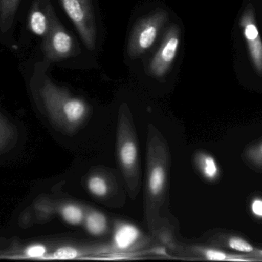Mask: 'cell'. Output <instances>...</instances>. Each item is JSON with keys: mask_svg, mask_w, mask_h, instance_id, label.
I'll list each match as a JSON object with an SVG mask.
<instances>
[{"mask_svg": "<svg viewBox=\"0 0 262 262\" xmlns=\"http://www.w3.org/2000/svg\"><path fill=\"white\" fill-rule=\"evenodd\" d=\"M87 49L96 46L97 26L91 0H60Z\"/></svg>", "mask_w": 262, "mask_h": 262, "instance_id": "3", "label": "cell"}, {"mask_svg": "<svg viewBox=\"0 0 262 262\" xmlns=\"http://www.w3.org/2000/svg\"><path fill=\"white\" fill-rule=\"evenodd\" d=\"M42 51L45 56L51 61L64 59L75 54L73 38L55 16L52 19L49 33L43 40Z\"/></svg>", "mask_w": 262, "mask_h": 262, "instance_id": "5", "label": "cell"}, {"mask_svg": "<svg viewBox=\"0 0 262 262\" xmlns=\"http://www.w3.org/2000/svg\"><path fill=\"white\" fill-rule=\"evenodd\" d=\"M195 163L201 175L209 182H215L220 177V170L215 158L205 152H200L195 157Z\"/></svg>", "mask_w": 262, "mask_h": 262, "instance_id": "13", "label": "cell"}, {"mask_svg": "<svg viewBox=\"0 0 262 262\" xmlns=\"http://www.w3.org/2000/svg\"><path fill=\"white\" fill-rule=\"evenodd\" d=\"M251 211L256 218H262V199L255 198L251 203Z\"/></svg>", "mask_w": 262, "mask_h": 262, "instance_id": "21", "label": "cell"}, {"mask_svg": "<svg viewBox=\"0 0 262 262\" xmlns=\"http://www.w3.org/2000/svg\"><path fill=\"white\" fill-rule=\"evenodd\" d=\"M166 171L161 163H154L149 169L147 187L151 196L156 198L163 193L166 185Z\"/></svg>", "mask_w": 262, "mask_h": 262, "instance_id": "10", "label": "cell"}, {"mask_svg": "<svg viewBox=\"0 0 262 262\" xmlns=\"http://www.w3.org/2000/svg\"><path fill=\"white\" fill-rule=\"evenodd\" d=\"M21 0H0V30L6 32L12 27Z\"/></svg>", "mask_w": 262, "mask_h": 262, "instance_id": "14", "label": "cell"}, {"mask_svg": "<svg viewBox=\"0 0 262 262\" xmlns=\"http://www.w3.org/2000/svg\"><path fill=\"white\" fill-rule=\"evenodd\" d=\"M84 221L85 229L91 235L99 236L107 230V218L101 212H90L84 217Z\"/></svg>", "mask_w": 262, "mask_h": 262, "instance_id": "15", "label": "cell"}, {"mask_svg": "<svg viewBox=\"0 0 262 262\" xmlns=\"http://www.w3.org/2000/svg\"><path fill=\"white\" fill-rule=\"evenodd\" d=\"M79 252L75 248L64 246L55 251L52 258L58 260H70L78 258Z\"/></svg>", "mask_w": 262, "mask_h": 262, "instance_id": "19", "label": "cell"}, {"mask_svg": "<svg viewBox=\"0 0 262 262\" xmlns=\"http://www.w3.org/2000/svg\"><path fill=\"white\" fill-rule=\"evenodd\" d=\"M118 158L123 170L130 175L136 172L138 160V149L132 137H123L118 143Z\"/></svg>", "mask_w": 262, "mask_h": 262, "instance_id": "8", "label": "cell"}, {"mask_svg": "<svg viewBox=\"0 0 262 262\" xmlns=\"http://www.w3.org/2000/svg\"><path fill=\"white\" fill-rule=\"evenodd\" d=\"M88 188L92 195L99 198L105 196L108 192L107 182L102 177L98 176V175H95L89 178L88 181Z\"/></svg>", "mask_w": 262, "mask_h": 262, "instance_id": "17", "label": "cell"}, {"mask_svg": "<svg viewBox=\"0 0 262 262\" xmlns=\"http://www.w3.org/2000/svg\"><path fill=\"white\" fill-rule=\"evenodd\" d=\"M167 19V12L160 9L137 22L129 40L128 54L131 58H139L152 47Z\"/></svg>", "mask_w": 262, "mask_h": 262, "instance_id": "2", "label": "cell"}, {"mask_svg": "<svg viewBox=\"0 0 262 262\" xmlns=\"http://www.w3.org/2000/svg\"><path fill=\"white\" fill-rule=\"evenodd\" d=\"M180 35V27L177 25H172L167 29L158 51L152 57L148 67L150 75L155 78H162L169 72L178 52Z\"/></svg>", "mask_w": 262, "mask_h": 262, "instance_id": "4", "label": "cell"}, {"mask_svg": "<svg viewBox=\"0 0 262 262\" xmlns=\"http://www.w3.org/2000/svg\"><path fill=\"white\" fill-rule=\"evenodd\" d=\"M61 215L66 223L73 226H78L84 220V212L76 205L68 204L63 206Z\"/></svg>", "mask_w": 262, "mask_h": 262, "instance_id": "16", "label": "cell"}, {"mask_svg": "<svg viewBox=\"0 0 262 262\" xmlns=\"http://www.w3.org/2000/svg\"><path fill=\"white\" fill-rule=\"evenodd\" d=\"M247 42L249 55L258 75L262 76V41L255 23L252 5L249 4L243 12L240 22Z\"/></svg>", "mask_w": 262, "mask_h": 262, "instance_id": "6", "label": "cell"}, {"mask_svg": "<svg viewBox=\"0 0 262 262\" xmlns=\"http://www.w3.org/2000/svg\"><path fill=\"white\" fill-rule=\"evenodd\" d=\"M46 0H35L28 17V26L32 33L43 38L49 33L53 19L54 12Z\"/></svg>", "mask_w": 262, "mask_h": 262, "instance_id": "7", "label": "cell"}, {"mask_svg": "<svg viewBox=\"0 0 262 262\" xmlns=\"http://www.w3.org/2000/svg\"><path fill=\"white\" fill-rule=\"evenodd\" d=\"M46 252V249L45 246L36 245V246L29 248L26 251V255L30 258H41V257L44 256Z\"/></svg>", "mask_w": 262, "mask_h": 262, "instance_id": "20", "label": "cell"}, {"mask_svg": "<svg viewBox=\"0 0 262 262\" xmlns=\"http://www.w3.org/2000/svg\"><path fill=\"white\" fill-rule=\"evenodd\" d=\"M244 154L246 159L252 166L262 169V140L247 148Z\"/></svg>", "mask_w": 262, "mask_h": 262, "instance_id": "18", "label": "cell"}, {"mask_svg": "<svg viewBox=\"0 0 262 262\" xmlns=\"http://www.w3.org/2000/svg\"><path fill=\"white\" fill-rule=\"evenodd\" d=\"M140 237V231L136 226L131 224L120 225L114 235V243L120 250H126L137 241Z\"/></svg>", "mask_w": 262, "mask_h": 262, "instance_id": "11", "label": "cell"}, {"mask_svg": "<svg viewBox=\"0 0 262 262\" xmlns=\"http://www.w3.org/2000/svg\"><path fill=\"white\" fill-rule=\"evenodd\" d=\"M202 256L208 261H259V260L245 254L229 253L220 249L203 248L200 249Z\"/></svg>", "mask_w": 262, "mask_h": 262, "instance_id": "12", "label": "cell"}, {"mask_svg": "<svg viewBox=\"0 0 262 262\" xmlns=\"http://www.w3.org/2000/svg\"><path fill=\"white\" fill-rule=\"evenodd\" d=\"M41 94L49 110L53 113L59 114L69 123L76 124L85 116V103L80 98L71 96L50 79L45 80L41 88Z\"/></svg>", "mask_w": 262, "mask_h": 262, "instance_id": "1", "label": "cell"}, {"mask_svg": "<svg viewBox=\"0 0 262 262\" xmlns=\"http://www.w3.org/2000/svg\"><path fill=\"white\" fill-rule=\"evenodd\" d=\"M220 244L226 249L234 252H240L245 255H251L262 261V249L254 247L245 238L234 235H225L220 237Z\"/></svg>", "mask_w": 262, "mask_h": 262, "instance_id": "9", "label": "cell"}]
</instances>
